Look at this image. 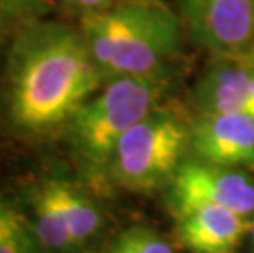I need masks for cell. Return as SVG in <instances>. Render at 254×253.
Returning a JSON list of instances; mask_svg holds the SVG:
<instances>
[{
  "label": "cell",
  "instance_id": "1",
  "mask_svg": "<svg viewBox=\"0 0 254 253\" xmlns=\"http://www.w3.org/2000/svg\"><path fill=\"white\" fill-rule=\"evenodd\" d=\"M104 83L80 28L26 21L8 50L2 118L18 137L46 135L66 127Z\"/></svg>",
  "mask_w": 254,
  "mask_h": 253
},
{
  "label": "cell",
  "instance_id": "2",
  "mask_svg": "<svg viewBox=\"0 0 254 253\" xmlns=\"http://www.w3.org/2000/svg\"><path fill=\"white\" fill-rule=\"evenodd\" d=\"M80 31L105 81L163 73L181 45L179 21L154 2L129 0L82 15Z\"/></svg>",
  "mask_w": 254,
  "mask_h": 253
},
{
  "label": "cell",
  "instance_id": "3",
  "mask_svg": "<svg viewBox=\"0 0 254 253\" xmlns=\"http://www.w3.org/2000/svg\"><path fill=\"white\" fill-rule=\"evenodd\" d=\"M164 74L112 78L64 127L72 158L92 186L109 184V166L118 142L156 109L164 92Z\"/></svg>",
  "mask_w": 254,
  "mask_h": 253
},
{
  "label": "cell",
  "instance_id": "4",
  "mask_svg": "<svg viewBox=\"0 0 254 253\" xmlns=\"http://www.w3.org/2000/svg\"><path fill=\"white\" fill-rule=\"evenodd\" d=\"M190 145V130L171 112L154 109L122 137L109 181L131 192H153L172 179Z\"/></svg>",
  "mask_w": 254,
  "mask_h": 253
},
{
  "label": "cell",
  "instance_id": "5",
  "mask_svg": "<svg viewBox=\"0 0 254 253\" xmlns=\"http://www.w3.org/2000/svg\"><path fill=\"white\" fill-rule=\"evenodd\" d=\"M169 184L171 209L184 204H212L245 217L254 214V181L235 168L186 161Z\"/></svg>",
  "mask_w": 254,
  "mask_h": 253
},
{
  "label": "cell",
  "instance_id": "6",
  "mask_svg": "<svg viewBox=\"0 0 254 253\" xmlns=\"http://www.w3.org/2000/svg\"><path fill=\"white\" fill-rule=\"evenodd\" d=\"M184 18L198 46L238 56L254 45V0H181Z\"/></svg>",
  "mask_w": 254,
  "mask_h": 253
},
{
  "label": "cell",
  "instance_id": "7",
  "mask_svg": "<svg viewBox=\"0 0 254 253\" xmlns=\"http://www.w3.org/2000/svg\"><path fill=\"white\" fill-rule=\"evenodd\" d=\"M190 147L205 163L254 168V118L240 114H202L190 128Z\"/></svg>",
  "mask_w": 254,
  "mask_h": 253
},
{
  "label": "cell",
  "instance_id": "8",
  "mask_svg": "<svg viewBox=\"0 0 254 253\" xmlns=\"http://www.w3.org/2000/svg\"><path fill=\"white\" fill-rule=\"evenodd\" d=\"M179 242L192 253H235L250 230V217L212 204L171 209Z\"/></svg>",
  "mask_w": 254,
  "mask_h": 253
},
{
  "label": "cell",
  "instance_id": "9",
  "mask_svg": "<svg viewBox=\"0 0 254 253\" xmlns=\"http://www.w3.org/2000/svg\"><path fill=\"white\" fill-rule=\"evenodd\" d=\"M202 114H240L254 118V61L221 56L195 89Z\"/></svg>",
  "mask_w": 254,
  "mask_h": 253
},
{
  "label": "cell",
  "instance_id": "10",
  "mask_svg": "<svg viewBox=\"0 0 254 253\" xmlns=\"http://www.w3.org/2000/svg\"><path fill=\"white\" fill-rule=\"evenodd\" d=\"M45 253H82L75 245L46 176L28 182L15 197Z\"/></svg>",
  "mask_w": 254,
  "mask_h": 253
},
{
  "label": "cell",
  "instance_id": "11",
  "mask_svg": "<svg viewBox=\"0 0 254 253\" xmlns=\"http://www.w3.org/2000/svg\"><path fill=\"white\" fill-rule=\"evenodd\" d=\"M46 179L61 206L75 245L82 253H94L92 250L97 247L107 224L99 202L82 184L66 176L48 174Z\"/></svg>",
  "mask_w": 254,
  "mask_h": 253
},
{
  "label": "cell",
  "instance_id": "12",
  "mask_svg": "<svg viewBox=\"0 0 254 253\" xmlns=\"http://www.w3.org/2000/svg\"><path fill=\"white\" fill-rule=\"evenodd\" d=\"M0 253H45L13 197L0 192Z\"/></svg>",
  "mask_w": 254,
  "mask_h": 253
},
{
  "label": "cell",
  "instance_id": "13",
  "mask_svg": "<svg viewBox=\"0 0 254 253\" xmlns=\"http://www.w3.org/2000/svg\"><path fill=\"white\" fill-rule=\"evenodd\" d=\"M95 253H176V250L154 229L136 224L120 230Z\"/></svg>",
  "mask_w": 254,
  "mask_h": 253
},
{
  "label": "cell",
  "instance_id": "14",
  "mask_svg": "<svg viewBox=\"0 0 254 253\" xmlns=\"http://www.w3.org/2000/svg\"><path fill=\"white\" fill-rule=\"evenodd\" d=\"M50 0H0V20L2 23H20L38 20L45 13Z\"/></svg>",
  "mask_w": 254,
  "mask_h": 253
},
{
  "label": "cell",
  "instance_id": "15",
  "mask_svg": "<svg viewBox=\"0 0 254 253\" xmlns=\"http://www.w3.org/2000/svg\"><path fill=\"white\" fill-rule=\"evenodd\" d=\"M69 7L79 10L82 15L99 12V10L109 8L113 0H64Z\"/></svg>",
  "mask_w": 254,
  "mask_h": 253
},
{
  "label": "cell",
  "instance_id": "16",
  "mask_svg": "<svg viewBox=\"0 0 254 253\" xmlns=\"http://www.w3.org/2000/svg\"><path fill=\"white\" fill-rule=\"evenodd\" d=\"M248 237H250L251 245H253V250H254V219L250 220V230H248Z\"/></svg>",
  "mask_w": 254,
  "mask_h": 253
},
{
  "label": "cell",
  "instance_id": "17",
  "mask_svg": "<svg viewBox=\"0 0 254 253\" xmlns=\"http://www.w3.org/2000/svg\"><path fill=\"white\" fill-rule=\"evenodd\" d=\"M136 2H156V0H136Z\"/></svg>",
  "mask_w": 254,
  "mask_h": 253
},
{
  "label": "cell",
  "instance_id": "18",
  "mask_svg": "<svg viewBox=\"0 0 254 253\" xmlns=\"http://www.w3.org/2000/svg\"><path fill=\"white\" fill-rule=\"evenodd\" d=\"M251 50H253V58H251V59H253V61H254V45H253V48H251Z\"/></svg>",
  "mask_w": 254,
  "mask_h": 253
},
{
  "label": "cell",
  "instance_id": "19",
  "mask_svg": "<svg viewBox=\"0 0 254 253\" xmlns=\"http://www.w3.org/2000/svg\"><path fill=\"white\" fill-rule=\"evenodd\" d=\"M2 25H3V23H2V20H0V26H2Z\"/></svg>",
  "mask_w": 254,
  "mask_h": 253
}]
</instances>
